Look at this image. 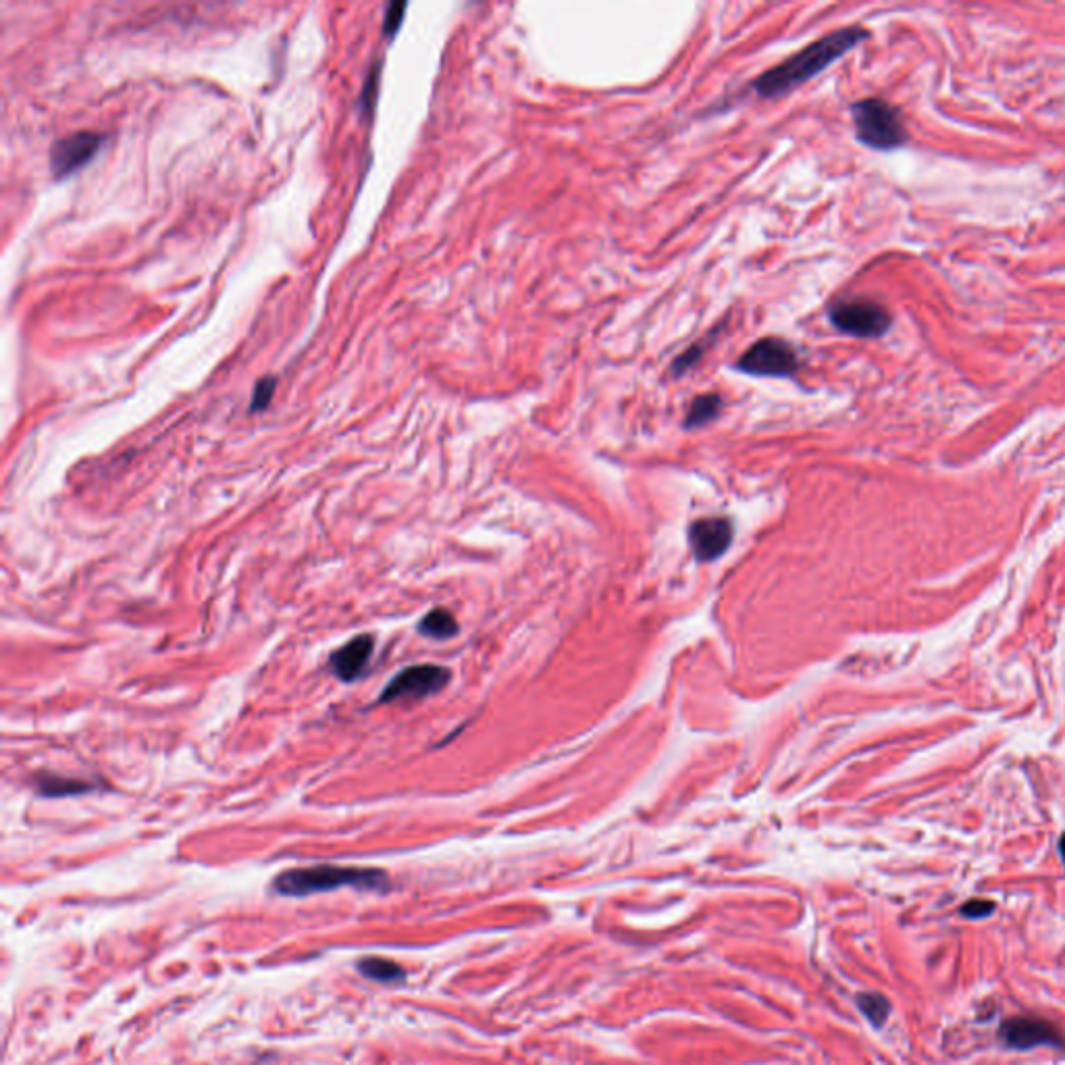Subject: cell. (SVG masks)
Returning <instances> with one entry per match:
<instances>
[{
  "mask_svg": "<svg viewBox=\"0 0 1065 1065\" xmlns=\"http://www.w3.org/2000/svg\"><path fill=\"white\" fill-rule=\"evenodd\" d=\"M1060 851H1061V858H1063V863H1065V834H1063L1061 841H1060Z\"/></svg>",
  "mask_w": 1065,
  "mask_h": 1065,
  "instance_id": "21",
  "label": "cell"
},
{
  "mask_svg": "<svg viewBox=\"0 0 1065 1065\" xmlns=\"http://www.w3.org/2000/svg\"><path fill=\"white\" fill-rule=\"evenodd\" d=\"M377 81H379V65L372 67L369 79L364 81V90H362V99H360V102H362V107L367 109V110H371V109H372V104H375V99H377V90H379V84H377Z\"/></svg>",
  "mask_w": 1065,
  "mask_h": 1065,
  "instance_id": "20",
  "label": "cell"
},
{
  "mask_svg": "<svg viewBox=\"0 0 1065 1065\" xmlns=\"http://www.w3.org/2000/svg\"><path fill=\"white\" fill-rule=\"evenodd\" d=\"M104 140L107 138H104L102 133L78 131L73 133V136H67L55 141V146H52L50 151V167L55 171V175L65 177L71 175L73 171L84 167L86 162L92 161L96 152L100 151Z\"/></svg>",
  "mask_w": 1065,
  "mask_h": 1065,
  "instance_id": "8",
  "label": "cell"
},
{
  "mask_svg": "<svg viewBox=\"0 0 1065 1065\" xmlns=\"http://www.w3.org/2000/svg\"><path fill=\"white\" fill-rule=\"evenodd\" d=\"M452 673L437 664L408 666L385 684L379 695V704H392L404 697H429L439 694L450 683Z\"/></svg>",
  "mask_w": 1065,
  "mask_h": 1065,
  "instance_id": "6",
  "label": "cell"
},
{
  "mask_svg": "<svg viewBox=\"0 0 1065 1065\" xmlns=\"http://www.w3.org/2000/svg\"><path fill=\"white\" fill-rule=\"evenodd\" d=\"M275 387H277V379L273 375L269 377H263L255 387V393H252V404H250V411L252 412H258L263 411L271 404L273 400V393H275Z\"/></svg>",
  "mask_w": 1065,
  "mask_h": 1065,
  "instance_id": "17",
  "label": "cell"
},
{
  "mask_svg": "<svg viewBox=\"0 0 1065 1065\" xmlns=\"http://www.w3.org/2000/svg\"><path fill=\"white\" fill-rule=\"evenodd\" d=\"M406 6L408 5L406 3H400V0H398V3H392L390 6H387L385 21H383V34L387 36V38H393V36H396V32L400 29V26H402V21H404Z\"/></svg>",
  "mask_w": 1065,
  "mask_h": 1065,
  "instance_id": "18",
  "label": "cell"
},
{
  "mask_svg": "<svg viewBox=\"0 0 1065 1065\" xmlns=\"http://www.w3.org/2000/svg\"><path fill=\"white\" fill-rule=\"evenodd\" d=\"M704 354H705V339H704V341H697V344L689 346L687 350H684V352L679 356V359H676V360L673 362V367H670V371H673V375H674V377H681V375H684V372H687L689 369H694L695 364H697L699 360H702V356H704Z\"/></svg>",
  "mask_w": 1065,
  "mask_h": 1065,
  "instance_id": "16",
  "label": "cell"
},
{
  "mask_svg": "<svg viewBox=\"0 0 1065 1065\" xmlns=\"http://www.w3.org/2000/svg\"><path fill=\"white\" fill-rule=\"evenodd\" d=\"M341 886H354L360 891H387L390 876L379 868L321 863V866L286 870L273 881V889L286 897H308L315 893L341 889Z\"/></svg>",
  "mask_w": 1065,
  "mask_h": 1065,
  "instance_id": "2",
  "label": "cell"
},
{
  "mask_svg": "<svg viewBox=\"0 0 1065 1065\" xmlns=\"http://www.w3.org/2000/svg\"><path fill=\"white\" fill-rule=\"evenodd\" d=\"M832 327L855 338H881L891 329L893 318L882 304L866 298L839 300L829 308Z\"/></svg>",
  "mask_w": 1065,
  "mask_h": 1065,
  "instance_id": "4",
  "label": "cell"
},
{
  "mask_svg": "<svg viewBox=\"0 0 1065 1065\" xmlns=\"http://www.w3.org/2000/svg\"><path fill=\"white\" fill-rule=\"evenodd\" d=\"M99 785L86 783L79 778H65L57 777V774H42L36 778V791L42 797H76L84 793H92Z\"/></svg>",
  "mask_w": 1065,
  "mask_h": 1065,
  "instance_id": "11",
  "label": "cell"
},
{
  "mask_svg": "<svg viewBox=\"0 0 1065 1065\" xmlns=\"http://www.w3.org/2000/svg\"><path fill=\"white\" fill-rule=\"evenodd\" d=\"M868 38V32L861 27H843L837 29L824 38L808 44L806 48L795 52L787 61L774 65L772 69L764 71L754 81V90L762 99H777L787 92L795 90L808 79L816 78L826 67L832 65L845 52L858 47L861 40Z\"/></svg>",
  "mask_w": 1065,
  "mask_h": 1065,
  "instance_id": "1",
  "label": "cell"
},
{
  "mask_svg": "<svg viewBox=\"0 0 1065 1065\" xmlns=\"http://www.w3.org/2000/svg\"><path fill=\"white\" fill-rule=\"evenodd\" d=\"M995 907L997 905L993 903V901L972 899V901H967L966 905L959 907V914H962L966 920H982V918H988V915L995 912Z\"/></svg>",
  "mask_w": 1065,
  "mask_h": 1065,
  "instance_id": "19",
  "label": "cell"
},
{
  "mask_svg": "<svg viewBox=\"0 0 1065 1065\" xmlns=\"http://www.w3.org/2000/svg\"><path fill=\"white\" fill-rule=\"evenodd\" d=\"M359 970L377 982H392L404 978V970L398 964L383 957H367L359 962Z\"/></svg>",
  "mask_w": 1065,
  "mask_h": 1065,
  "instance_id": "15",
  "label": "cell"
},
{
  "mask_svg": "<svg viewBox=\"0 0 1065 1065\" xmlns=\"http://www.w3.org/2000/svg\"><path fill=\"white\" fill-rule=\"evenodd\" d=\"M999 1040L1014 1051H1030L1037 1047H1065L1060 1028L1037 1016H1016L1005 1019L999 1028Z\"/></svg>",
  "mask_w": 1065,
  "mask_h": 1065,
  "instance_id": "7",
  "label": "cell"
},
{
  "mask_svg": "<svg viewBox=\"0 0 1065 1065\" xmlns=\"http://www.w3.org/2000/svg\"><path fill=\"white\" fill-rule=\"evenodd\" d=\"M372 652H375V637L367 635V632L352 637L331 653L329 664L333 674L344 683L356 681L362 674L364 666L369 664Z\"/></svg>",
  "mask_w": 1065,
  "mask_h": 1065,
  "instance_id": "10",
  "label": "cell"
},
{
  "mask_svg": "<svg viewBox=\"0 0 1065 1065\" xmlns=\"http://www.w3.org/2000/svg\"><path fill=\"white\" fill-rule=\"evenodd\" d=\"M722 411V398L718 393H702L694 402H691L687 416H684V427L697 429L704 427L705 423L716 419Z\"/></svg>",
  "mask_w": 1065,
  "mask_h": 1065,
  "instance_id": "13",
  "label": "cell"
},
{
  "mask_svg": "<svg viewBox=\"0 0 1065 1065\" xmlns=\"http://www.w3.org/2000/svg\"><path fill=\"white\" fill-rule=\"evenodd\" d=\"M419 632L429 639H450L458 632V622L452 612L444 608H435L419 622Z\"/></svg>",
  "mask_w": 1065,
  "mask_h": 1065,
  "instance_id": "12",
  "label": "cell"
},
{
  "mask_svg": "<svg viewBox=\"0 0 1065 1065\" xmlns=\"http://www.w3.org/2000/svg\"><path fill=\"white\" fill-rule=\"evenodd\" d=\"M855 136L874 151H893L905 144L907 131L899 110L882 99H863L851 107Z\"/></svg>",
  "mask_w": 1065,
  "mask_h": 1065,
  "instance_id": "3",
  "label": "cell"
},
{
  "mask_svg": "<svg viewBox=\"0 0 1065 1065\" xmlns=\"http://www.w3.org/2000/svg\"><path fill=\"white\" fill-rule=\"evenodd\" d=\"M733 525L728 518H699L689 528V543L697 560H716L731 546Z\"/></svg>",
  "mask_w": 1065,
  "mask_h": 1065,
  "instance_id": "9",
  "label": "cell"
},
{
  "mask_svg": "<svg viewBox=\"0 0 1065 1065\" xmlns=\"http://www.w3.org/2000/svg\"><path fill=\"white\" fill-rule=\"evenodd\" d=\"M855 1003H858L863 1018H866L874 1028H882L886 1024V1019H889L891 1003L884 995L860 993L855 997Z\"/></svg>",
  "mask_w": 1065,
  "mask_h": 1065,
  "instance_id": "14",
  "label": "cell"
},
{
  "mask_svg": "<svg viewBox=\"0 0 1065 1065\" xmlns=\"http://www.w3.org/2000/svg\"><path fill=\"white\" fill-rule=\"evenodd\" d=\"M735 369L754 377H793L799 371V356L785 339L762 338L747 348Z\"/></svg>",
  "mask_w": 1065,
  "mask_h": 1065,
  "instance_id": "5",
  "label": "cell"
}]
</instances>
